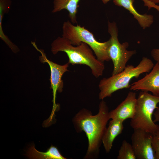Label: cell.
Instances as JSON below:
<instances>
[{"mask_svg": "<svg viewBox=\"0 0 159 159\" xmlns=\"http://www.w3.org/2000/svg\"><path fill=\"white\" fill-rule=\"evenodd\" d=\"M123 122L115 119H111L104 132L102 143L105 152L109 153L112 146L114 140L123 130Z\"/></svg>", "mask_w": 159, "mask_h": 159, "instance_id": "8fae6325", "label": "cell"}, {"mask_svg": "<svg viewBox=\"0 0 159 159\" xmlns=\"http://www.w3.org/2000/svg\"><path fill=\"white\" fill-rule=\"evenodd\" d=\"M134 130L131 145L136 159H155L152 145L153 134L141 129Z\"/></svg>", "mask_w": 159, "mask_h": 159, "instance_id": "ba28073f", "label": "cell"}, {"mask_svg": "<svg viewBox=\"0 0 159 159\" xmlns=\"http://www.w3.org/2000/svg\"><path fill=\"white\" fill-rule=\"evenodd\" d=\"M149 1L156 4L159 3V0H148Z\"/></svg>", "mask_w": 159, "mask_h": 159, "instance_id": "ffe728a7", "label": "cell"}, {"mask_svg": "<svg viewBox=\"0 0 159 159\" xmlns=\"http://www.w3.org/2000/svg\"><path fill=\"white\" fill-rule=\"evenodd\" d=\"M154 65L151 59L143 57L137 66L127 65L121 72L109 77L103 78L98 85L99 99L103 100L111 97L114 92L119 90L130 88L129 83L132 78H137L141 74L149 72Z\"/></svg>", "mask_w": 159, "mask_h": 159, "instance_id": "3957f363", "label": "cell"}, {"mask_svg": "<svg viewBox=\"0 0 159 159\" xmlns=\"http://www.w3.org/2000/svg\"><path fill=\"white\" fill-rule=\"evenodd\" d=\"M137 98L135 92H129L123 101L115 109L109 111L110 119L124 122L127 119L132 118L135 112Z\"/></svg>", "mask_w": 159, "mask_h": 159, "instance_id": "30bf717a", "label": "cell"}, {"mask_svg": "<svg viewBox=\"0 0 159 159\" xmlns=\"http://www.w3.org/2000/svg\"><path fill=\"white\" fill-rule=\"evenodd\" d=\"M131 90L150 92L159 97V63L157 62L150 72L142 78L130 85Z\"/></svg>", "mask_w": 159, "mask_h": 159, "instance_id": "9c48e42d", "label": "cell"}, {"mask_svg": "<svg viewBox=\"0 0 159 159\" xmlns=\"http://www.w3.org/2000/svg\"><path fill=\"white\" fill-rule=\"evenodd\" d=\"M108 32L111 37L108 49L109 56L113 64L112 75L122 71L127 62L136 53L135 50L129 51L126 49L129 44L127 42L121 44L118 38V30L115 22H108Z\"/></svg>", "mask_w": 159, "mask_h": 159, "instance_id": "8992f818", "label": "cell"}, {"mask_svg": "<svg viewBox=\"0 0 159 159\" xmlns=\"http://www.w3.org/2000/svg\"><path fill=\"white\" fill-rule=\"evenodd\" d=\"M152 57L157 62L159 63V49H154L151 52Z\"/></svg>", "mask_w": 159, "mask_h": 159, "instance_id": "ac0fdd59", "label": "cell"}, {"mask_svg": "<svg viewBox=\"0 0 159 159\" xmlns=\"http://www.w3.org/2000/svg\"><path fill=\"white\" fill-rule=\"evenodd\" d=\"M158 103L159 97L147 92H140L137 98L135 115L131 119L132 128L141 129L153 134L159 130V126L152 119V115Z\"/></svg>", "mask_w": 159, "mask_h": 159, "instance_id": "5b68a950", "label": "cell"}, {"mask_svg": "<svg viewBox=\"0 0 159 159\" xmlns=\"http://www.w3.org/2000/svg\"><path fill=\"white\" fill-rule=\"evenodd\" d=\"M26 155L31 159H66L59 152L56 147L52 145L45 152L37 150L33 144L28 149Z\"/></svg>", "mask_w": 159, "mask_h": 159, "instance_id": "5bb4252c", "label": "cell"}, {"mask_svg": "<svg viewBox=\"0 0 159 159\" xmlns=\"http://www.w3.org/2000/svg\"><path fill=\"white\" fill-rule=\"evenodd\" d=\"M134 0H113L114 4L117 6L122 7L128 10L137 20L143 29L149 27L153 23L154 18L150 14H142L138 13L133 5Z\"/></svg>", "mask_w": 159, "mask_h": 159, "instance_id": "7c38bea8", "label": "cell"}, {"mask_svg": "<svg viewBox=\"0 0 159 159\" xmlns=\"http://www.w3.org/2000/svg\"><path fill=\"white\" fill-rule=\"evenodd\" d=\"M109 112L108 107L103 100L100 102L96 115H93L90 111L83 108L73 118L72 121L76 131H84L88 139V146L85 158L98 157L107 125L110 119Z\"/></svg>", "mask_w": 159, "mask_h": 159, "instance_id": "6da1fadb", "label": "cell"}, {"mask_svg": "<svg viewBox=\"0 0 159 159\" xmlns=\"http://www.w3.org/2000/svg\"><path fill=\"white\" fill-rule=\"evenodd\" d=\"M118 159H136L132 145L123 140L118 151Z\"/></svg>", "mask_w": 159, "mask_h": 159, "instance_id": "9a60e30c", "label": "cell"}, {"mask_svg": "<svg viewBox=\"0 0 159 159\" xmlns=\"http://www.w3.org/2000/svg\"><path fill=\"white\" fill-rule=\"evenodd\" d=\"M32 44L41 54V55L39 58L40 61L43 63H47L50 67V88L52 90L53 105L51 114L49 119L52 120L55 112L58 110L59 108V106L56 102L57 92H61L63 90V82L62 77L65 72L69 71L68 68L69 64L68 62L64 65H60L49 60L47 58L43 51L38 48L35 42H32Z\"/></svg>", "mask_w": 159, "mask_h": 159, "instance_id": "52a82bcc", "label": "cell"}, {"mask_svg": "<svg viewBox=\"0 0 159 159\" xmlns=\"http://www.w3.org/2000/svg\"><path fill=\"white\" fill-rule=\"evenodd\" d=\"M62 37L68 40L74 46L81 42L87 44L100 61H109L111 59L108 53L110 40L101 42L97 41L93 34L80 25L75 26L69 21L64 22L62 27Z\"/></svg>", "mask_w": 159, "mask_h": 159, "instance_id": "277c9868", "label": "cell"}, {"mask_svg": "<svg viewBox=\"0 0 159 159\" xmlns=\"http://www.w3.org/2000/svg\"><path fill=\"white\" fill-rule=\"evenodd\" d=\"M153 115L155 117V119L153 120V122L155 123L159 122V106L156 109V111L154 112Z\"/></svg>", "mask_w": 159, "mask_h": 159, "instance_id": "d6986e66", "label": "cell"}, {"mask_svg": "<svg viewBox=\"0 0 159 159\" xmlns=\"http://www.w3.org/2000/svg\"><path fill=\"white\" fill-rule=\"evenodd\" d=\"M110 0H101L102 3L105 4H107V2H108Z\"/></svg>", "mask_w": 159, "mask_h": 159, "instance_id": "44dd1931", "label": "cell"}, {"mask_svg": "<svg viewBox=\"0 0 159 159\" xmlns=\"http://www.w3.org/2000/svg\"><path fill=\"white\" fill-rule=\"evenodd\" d=\"M80 0H54L53 9L52 12L54 13L63 9H66L69 12V16L71 22L76 23L78 5Z\"/></svg>", "mask_w": 159, "mask_h": 159, "instance_id": "4fadbf2b", "label": "cell"}, {"mask_svg": "<svg viewBox=\"0 0 159 159\" xmlns=\"http://www.w3.org/2000/svg\"><path fill=\"white\" fill-rule=\"evenodd\" d=\"M141 0L144 2V6L148 7V9H150L152 8H153L159 12V5L154 4L148 0Z\"/></svg>", "mask_w": 159, "mask_h": 159, "instance_id": "e0dca14e", "label": "cell"}, {"mask_svg": "<svg viewBox=\"0 0 159 159\" xmlns=\"http://www.w3.org/2000/svg\"><path fill=\"white\" fill-rule=\"evenodd\" d=\"M51 51L54 54L60 51L65 52L68 57L69 64L88 66L96 78L103 74L105 68L103 62L95 58L92 50L85 43L82 42L78 45L74 46L67 39L58 37L52 43Z\"/></svg>", "mask_w": 159, "mask_h": 159, "instance_id": "7a4b0ae2", "label": "cell"}, {"mask_svg": "<svg viewBox=\"0 0 159 159\" xmlns=\"http://www.w3.org/2000/svg\"><path fill=\"white\" fill-rule=\"evenodd\" d=\"M152 145L155 159H159V130L153 134Z\"/></svg>", "mask_w": 159, "mask_h": 159, "instance_id": "2e32d148", "label": "cell"}]
</instances>
